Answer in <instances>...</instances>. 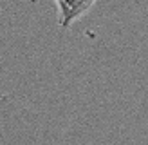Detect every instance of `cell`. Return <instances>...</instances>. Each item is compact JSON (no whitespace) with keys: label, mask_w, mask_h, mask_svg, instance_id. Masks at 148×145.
Instances as JSON below:
<instances>
[{"label":"cell","mask_w":148,"mask_h":145,"mask_svg":"<svg viewBox=\"0 0 148 145\" xmlns=\"http://www.w3.org/2000/svg\"><path fill=\"white\" fill-rule=\"evenodd\" d=\"M96 2L98 0H56L58 13H60L58 14L60 27L69 29L74 22L83 18Z\"/></svg>","instance_id":"6da1fadb"}]
</instances>
